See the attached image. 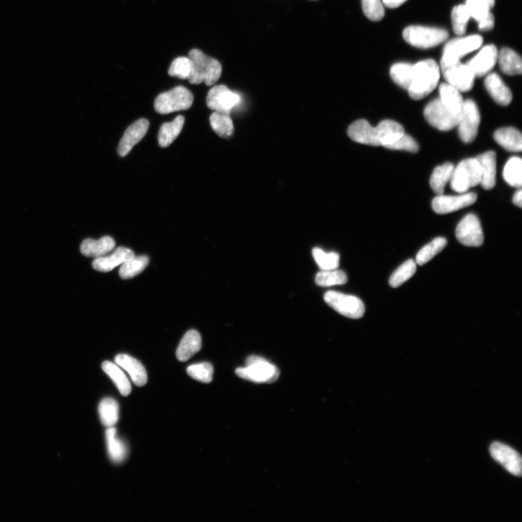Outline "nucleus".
I'll use <instances>...</instances> for the list:
<instances>
[{"label":"nucleus","mask_w":522,"mask_h":522,"mask_svg":"<svg viewBox=\"0 0 522 522\" xmlns=\"http://www.w3.org/2000/svg\"><path fill=\"white\" fill-rule=\"evenodd\" d=\"M134 256V253L132 250L127 247H119L112 255L95 258L92 267L95 270L108 272L127 262Z\"/></svg>","instance_id":"6ab92c4d"},{"label":"nucleus","mask_w":522,"mask_h":522,"mask_svg":"<svg viewBox=\"0 0 522 522\" xmlns=\"http://www.w3.org/2000/svg\"><path fill=\"white\" fill-rule=\"evenodd\" d=\"M404 39L409 45L421 49H429L445 42L449 34L435 27L411 25L403 33Z\"/></svg>","instance_id":"20e7f679"},{"label":"nucleus","mask_w":522,"mask_h":522,"mask_svg":"<svg viewBox=\"0 0 522 522\" xmlns=\"http://www.w3.org/2000/svg\"><path fill=\"white\" fill-rule=\"evenodd\" d=\"M194 101V94L187 88L180 86L159 94L154 106L157 113L166 115L185 111L191 107Z\"/></svg>","instance_id":"423d86ee"},{"label":"nucleus","mask_w":522,"mask_h":522,"mask_svg":"<svg viewBox=\"0 0 522 522\" xmlns=\"http://www.w3.org/2000/svg\"><path fill=\"white\" fill-rule=\"evenodd\" d=\"M483 43V38L479 35L453 39L446 45L442 59L448 61H459L466 54L479 49Z\"/></svg>","instance_id":"f8f14e48"},{"label":"nucleus","mask_w":522,"mask_h":522,"mask_svg":"<svg viewBox=\"0 0 522 522\" xmlns=\"http://www.w3.org/2000/svg\"><path fill=\"white\" fill-rule=\"evenodd\" d=\"M424 114L432 127L443 132L457 127L461 116L449 111L439 98L426 106Z\"/></svg>","instance_id":"1a4fd4ad"},{"label":"nucleus","mask_w":522,"mask_h":522,"mask_svg":"<svg viewBox=\"0 0 522 522\" xmlns=\"http://www.w3.org/2000/svg\"><path fill=\"white\" fill-rule=\"evenodd\" d=\"M441 72L437 63L432 59L424 60L414 65L413 77L408 94L411 99L420 101L437 87Z\"/></svg>","instance_id":"f257e3e1"},{"label":"nucleus","mask_w":522,"mask_h":522,"mask_svg":"<svg viewBox=\"0 0 522 522\" xmlns=\"http://www.w3.org/2000/svg\"><path fill=\"white\" fill-rule=\"evenodd\" d=\"M246 366L236 370L237 375L246 380L271 383L277 381L280 377L278 368L260 356H249L246 360Z\"/></svg>","instance_id":"7ed1b4c3"},{"label":"nucleus","mask_w":522,"mask_h":522,"mask_svg":"<svg viewBox=\"0 0 522 522\" xmlns=\"http://www.w3.org/2000/svg\"><path fill=\"white\" fill-rule=\"evenodd\" d=\"M240 101V96L231 92L227 86L217 85L209 92L206 103L213 111L230 114Z\"/></svg>","instance_id":"ddd939ff"},{"label":"nucleus","mask_w":522,"mask_h":522,"mask_svg":"<svg viewBox=\"0 0 522 522\" xmlns=\"http://www.w3.org/2000/svg\"><path fill=\"white\" fill-rule=\"evenodd\" d=\"M380 146L386 147L400 138L404 134V127L393 120H384L375 127Z\"/></svg>","instance_id":"b1692460"},{"label":"nucleus","mask_w":522,"mask_h":522,"mask_svg":"<svg viewBox=\"0 0 522 522\" xmlns=\"http://www.w3.org/2000/svg\"><path fill=\"white\" fill-rule=\"evenodd\" d=\"M187 374L200 382L210 383L213 380V367L210 363L205 362L189 366Z\"/></svg>","instance_id":"c03bdc74"},{"label":"nucleus","mask_w":522,"mask_h":522,"mask_svg":"<svg viewBox=\"0 0 522 522\" xmlns=\"http://www.w3.org/2000/svg\"><path fill=\"white\" fill-rule=\"evenodd\" d=\"M439 100L449 111L461 115L464 103L461 92L449 84H442L439 87Z\"/></svg>","instance_id":"bb28decb"},{"label":"nucleus","mask_w":522,"mask_h":522,"mask_svg":"<svg viewBox=\"0 0 522 522\" xmlns=\"http://www.w3.org/2000/svg\"><path fill=\"white\" fill-rule=\"evenodd\" d=\"M324 300L335 311L351 319L362 318L365 313L362 300L355 296L328 291L324 295Z\"/></svg>","instance_id":"6e6552de"},{"label":"nucleus","mask_w":522,"mask_h":522,"mask_svg":"<svg viewBox=\"0 0 522 522\" xmlns=\"http://www.w3.org/2000/svg\"><path fill=\"white\" fill-rule=\"evenodd\" d=\"M149 127V122L145 118L135 121L128 127L118 147V154L121 157H125L132 148L139 143L146 135Z\"/></svg>","instance_id":"dca6fc26"},{"label":"nucleus","mask_w":522,"mask_h":522,"mask_svg":"<svg viewBox=\"0 0 522 522\" xmlns=\"http://www.w3.org/2000/svg\"><path fill=\"white\" fill-rule=\"evenodd\" d=\"M315 282L320 286L328 287L347 283L348 277L340 270L322 271L315 276Z\"/></svg>","instance_id":"a19ab883"},{"label":"nucleus","mask_w":522,"mask_h":522,"mask_svg":"<svg viewBox=\"0 0 522 522\" xmlns=\"http://www.w3.org/2000/svg\"><path fill=\"white\" fill-rule=\"evenodd\" d=\"M213 130L222 138L229 139L235 132L230 114L215 112L210 117Z\"/></svg>","instance_id":"473e14b6"},{"label":"nucleus","mask_w":522,"mask_h":522,"mask_svg":"<svg viewBox=\"0 0 522 522\" xmlns=\"http://www.w3.org/2000/svg\"><path fill=\"white\" fill-rule=\"evenodd\" d=\"M149 262V259L147 256H134L121 265L119 275L123 280L132 279L143 272Z\"/></svg>","instance_id":"e433bc0d"},{"label":"nucleus","mask_w":522,"mask_h":522,"mask_svg":"<svg viewBox=\"0 0 522 522\" xmlns=\"http://www.w3.org/2000/svg\"><path fill=\"white\" fill-rule=\"evenodd\" d=\"M189 58L192 63L191 74L188 79L191 85L213 86L221 77L222 67L218 61L206 56L201 50H191Z\"/></svg>","instance_id":"f03ea898"},{"label":"nucleus","mask_w":522,"mask_h":522,"mask_svg":"<svg viewBox=\"0 0 522 522\" xmlns=\"http://www.w3.org/2000/svg\"><path fill=\"white\" fill-rule=\"evenodd\" d=\"M513 202L514 205L519 206V208L522 207V190L521 188L515 192L513 197Z\"/></svg>","instance_id":"3c124183"},{"label":"nucleus","mask_w":522,"mask_h":522,"mask_svg":"<svg viewBox=\"0 0 522 522\" xmlns=\"http://www.w3.org/2000/svg\"><path fill=\"white\" fill-rule=\"evenodd\" d=\"M477 200L473 192L458 196H437L432 202L433 211L437 214H446L468 207Z\"/></svg>","instance_id":"2eb2a0df"},{"label":"nucleus","mask_w":522,"mask_h":522,"mask_svg":"<svg viewBox=\"0 0 522 522\" xmlns=\"http://www.w3.org/2000/svg\"><path fill=\"white\" fill-rule=\"evenodd\" d=\"M414 65L407 63L394 64L390 68V77L395 83L406 90H408L412 77H413Z\"/></svg>","instance_id":"72a5a7b5"},{"label":"nucleus","mask_w":522,"mask_h":522,"mask_svg":"<svg viewBox=\"0 0 522 522\" xmlns=\"http://www.w3.org/2000/svg\"><path fill=\"white\" fill-rule=\"evenodd\" d=\"M313 256L322 271L335 270L339 267L340 255L337 253H325L315 247L313 250Z\"/></svg>","instance_id":"37998d69"},{"label":"nucleus","mask_w":522,"mask_h":522,"mask_svg":"<svg viewBox=\"0 0 522 522\" xmlns=\"http://www.w3.org/2000/svg\"><path fill=\"white\" fill-rule=\"evenodd\" d=\"M101 420L106 428H112L118 422L119 406L113 398L106 397L98 408Z\"/></svg>","instance_id":"f704fd0d"},{"label":"nucleus","mask_w":522,"mask_h":522,"mask_svg":"<svg viewBox=\"0 0 522 522\" xmlns=\"http://www.w3.org/2000/svg\"><path fill=\"white\" fill-rule=\"evenodd\" d=\"M192 70V63L189 58L180 57L171 63L169 74L181 79H189Z\"/></svg>","instance_id":"a18cd8bd"},{"label":"nucleus","mask_w":522,"mask_h":522,"mask_svg":"<svg viewBox=\"0 0 522 522\" xmlns=\"http://www.w3.org/2000/svg\"><path fill=\"white\" fill-rule=\"evenodd\" d=\"M386 148L395 150H405L413 154L419 152V150L417 143L411 136L406 134L395 143L387 146Z\"/></svg>","instance_id":"de8ad7c7"},{"label":"nucleus","mask_w":522,"mask_h":522,"mask_svg":"<svg viewBox=\"0 0 522 522\" xmlns=\"http://www.w3.org/2000/svg\"><path fill=\"white\" fill-rule=\"evenodd\" d=\"M417 271L416 261L409 259L392 274L390 285L393 288L400 286L413 277Z\"/></svg>","instance_id":"ea45409f"},{"label":"nucleus","mask_w":522,"mask_h":522,"mask_svg":"<svg viewBox=\"0 0 522 522\" xmlns=\"http://www.w3.org/2000/svg\"><path fill=\"white\" fill-rule=\"evenodd\" d=\"M498 60L503 73L508 76L521 75L522 73V61L515 51L503 48L499 54Z\"/></svg>","instance_id":"cd10ccee"},{"label":"nucleus","mask_w":522,"mask_h":522,"mask_svg":"<svg viewBox=\"0 0 522 522\" xmlns=\"http://www.w3.org/2000/svg\"><path fill=\"white\" fill-rule=\"evenodd\" d=\"M102 368L105 373L113 380L123 396L129 395L132 392L129 380L116 364L111 362H105L102 364Z\"/></svg>","instance_id":"7c9ffc66"},{"label":"nucleus","mask_w":522,"mask_h":522,"mask_svg":"<svg viewBox=\"0 0 522 522\" xmlns=\"http://www.w3.org/2000/svg\"><path fill=\"white\" fill-rule=\"evenodd\" d=\"M116 247V242L111 237H103L99 240L87 239L81 244V252L87 257L98 258L112 252Z\"/></svg>","instance_id":"5701e85b"},{"label":"nucleus","mask_w":522,"mask_h":522,"mask_svg":"<svg viewBox=\"0 0 522 522\" xmlns=\"http://www.w3.org/2000/svg\"><path fill=\"white\" fill-rule=\"evenodd\" d=\"M314 1H317V0H314Z\"/></svg>","instance_id":"603ef678"},{"label":"nucleus","mask_w":522,"mask_h":522,"mask_svg":"<svg viewBox=\"0 0 522 522\" xmlns=\"http://www.w3.org/2000/svg\"><path fill=\"white\" fill-rule=\"evenodd\" d=\"M455 167L451 163H446L436 167L430 178V186L437 196L444 194L445 187L450 181Z\"/></svg>","instance_id":"c756f323"},{"label":"nucleus","mask_w":522,"mask_h":522,"mask_svg":"<svg viewBox=\"0 0 522 522\" xmlns=\"http://www.w3.org/2000/svg\"><path fill=\"white\" fill-rule=\"evenodd\" d=\"M485 86L492 98L501 106H507L512 101V93L497 74H489L485 80Z\"/></svg>","instance_id":"412c9836"},{"label":"nucleus","mask_w":522,"mask_h":522,"mask_svg":"<svg viewBox=\"0 0 522 522\" xmlns=\"http://www.w3.org/2000/svg\"><path fill=\"white\" fill-rule=\"evenodd\" d=\"M362 9L366 18L379 21L384 17V8L381 0H362Z\"/></svg>","instance_id":"49530a36"},{"label":"nucleus","mask_w":522,"mask_h":522,"mask_svg":"<svg viewBox=\"0 0 522 522\" xmlns=\"http://www.w3.org/2000/svg\"><path fill=\"white\" fill-rule=\"evenodd\" d=\"M494 139L510 152H521L522 149L521 134L515 128L507 127L497 130L494 134Z\"/></svg>","instance_id":"a878e982"},{"label":"nucleus","mask_w":522,"mask_h":522,"mask_svg":"<svg viewBox=\"0 0 522 522\" xmlns=\"http://www.w3.org/2000/svg\"><path fill=\"white\" fill-rule=\"evenodd\" d=\"M456 236L465 246L482 245L484 242L483 231L477 216L472 213L466 216L457 226Z\"/></svg>","instance_id":"9b49d317"},{"label":"nucleus","mask_w":522,"mask_h":522,"mask_svg":"<svg viewBox=\"0 0 522 522\" xmlns=\"http://www.w3.org/2000/svg\"><path fill=\"white\" fill-rule=\"evenodd\" d=\"M482 180V171L477 158L462 160L453 171L450 186L459 194H464L470 188L476 187Z\"/></svg>","instance_id":"39448f33"},{"label":"nucleus","mask_w":522,"mask_h":522,"mask_svg":"<svg viewBox=\"0 0 522 522\" xmlns=\"http://www.w3.org/2000/svg\"><path fill=\"white\" fill-rule=\"evenodd\" d=\"M442 74L448 84L461 92L470 91L474 85L475 76L470 66L459 61H448L441 59Z\"/></svg>","instance_id":"0eeeda50"},{"label":"nucleus","mask_w":522,"mask_h":522,"mask_svg":"<svg viewBox=\"0 0 522 522\" xmlns=\"http://www.w3.org/2000/svg\"><path fill=\"white\" fill-rule=\"evenodd\" d=\"M481 116L477 104L472 100L464 101L458 132L461 140L465 143H472L478 134Z\"/></svg>","instance_id":"9d476101"},{"label":"nucleus","mask_w":522,"mask_h":522,"mask_svg":"<svg viewBox=\"0 0 522 522\" xmlns=\"http://www.w3.org/2000/svg\"><path fill=\"white\" fill-rule=\"evenodd\" d=\"M503 178L508 185L521 188L522 185V160L519 157H513L505 164L503 173Z\"/></svg>","instance_id":"c9c22d12"},{"label":"nucleus","mask_w":522,"mask_h":522,"mask_svg":"<svg viewBox=\"0 0 522 522\" xmlns=\"http://www.w3.org/2000/svg\"><path fill=\"white\" fill-rule=\"evenodd\" d=\"M491 457L501 464L504 468L514 476L521 475V458L519 453L501 443H494L490 448Z\"/></svg>","instance_id":"4468645a"},{"label":"nucleus","mask_w":522,"mask_h":522,"mask_svg":"<svg viewBox=\"0 0 522 522\" xmlns=\"http://www.w3.org/2000/svg\"><path fill=\"white\" fill-rule=\"evenodd\" d=\"M470 18V12L465 5H459L452 9V25L456 34L461 36L466 33L467 24Z\"/></svg>","instance_id":"79ce46f5"},{"label":"nucleus","mask_w":522,"mask_h":522,"mask_svg":"<svg viewBox=\"0 0 522 522\" xmlns=\"http://www.w3.org/2000/svg\"><path fill=\"white\" fill-rule=\"evenodd\" d=\"M478 23L479 30L482 32L491 31L494 28V19L492 12Z\"/></svg>","instance_id":"09e8293b"},{"label":"nucleus","mask_w":522,"mask_h":522,"mask_svg":"<svg viewBox=\"0 0 522 522\" xmlns=\"http://www.w3.org/2000/svg\"><path fill=\"white\" fill-rule=\"evenodd\" d=\"M447 245V240L444 238H437L430 244L425 245L418 253L416 264L422 266L427 264L438 253H441Z\"/></svg>","instance_id":"4c0bfd02"},{"label":"nucleus","mask_w":522,"mask_h":522,"mask_svg":"<svg viewBox=\"0 0 522 522\" xmlns=\"http://www.w3.org/2000/svg\"><path fill=\"white\" fill-rule=\"evenodd\" d=\"M481 171H482V180L481 186L485 189L490 190L497 184V154L494 151H489L482 155L478 156Z\"/></svg>","instance_id":"4be33fe9"},{"label":"nucleus","mask_w":522,"mask_h":522,"mask_svg":"<svg viewBox=\"0 0 522 522\" xmlns=\"http://www.w3.org/2000/svg\"><path fill=\"white\" fill-rule=\"evenodd\" d=\"M407 0H382L383 4L389 8H396L405 3Z\"/></svg>","instance_id":"8fccbe9b"},{"label":"nucleus","mask_w":522,"mask_h":522,"mask_svg":"<svg viewBox=\"0 0 522 522\" xmlns=\"http://www.w3.org/2000/svg\"><path fill=\"white\" fill-rule=\"evenodd\" d=\"M202 348V340L200 333L191 329L180 343L176 350V358L178 361L185 362L198 353Z\"/></svg>","instance_id":"393cba45"},{"label":"nucleus","mask_w":522,"mask_h":522,"mask_svg":"<svg viewBox=\"0 0 522 522\" xmlns=\"http://www.w3.org/2000/svg\"><path fill=\"white\" fill-rule=\"evenodd\" d=\"M115 362L118 366L127 370L135 386H145L147 375L145 367L139 361L129 355L119 354L116 356Z\"/></svg>","instance_id":"aec40b11"},{"label":"nucleus","mask_w":522,"mask_h":522,"mask_svg":"<svg viewBox=\"0 0 522 522\" xmlns=\"http://www.w3.org/2000/svg\"><path fill=\"white\" fill-rule=\"evenodd\" d=\"M348 135L355 143L374 147L380 146L375 127L364 119L353 122L348 127Z\"/></svg>","instance_id":"a211bd4d"},{"label":"nucleus","mask_w":522,"mask_h":522,"mask_svg":"<svg viewBox=\"0 0 522 522\" xmlns=\"http://www.w3.org/2000/svg\"><path fill=\"white\" fill-rule=\"evenodd\" d=\"M185 118L182 116H177L174 121L164 123L158 133V143L161 147H168L180 134Z\"/></svg>","instance_id":"c85d7f7f"},{"label":"nucleus","mask_w":522,"mask_h":522,"mask_svg":"<svg viewBox=\"0 0 522 522\" xmlns=\"http://www.w3.org/2000/svg\"><path fill=\"white\" fill-rule=\"evenodd\" d=\"M499 52L493 45L485 46L477 56L466 64L470 66L475 76L487 75L498 61Z\"/></svg>","instance_id":"f3484780"},{"label":"nucleus","mask_w":522,"mask_h":522,"mask_svg":"<svg viewBox=\"0 0 522 522\" xmlns=\"http://www.w3.org/2000/svg\"><path fill=\"white\" fill-rule=\"evenodd\" d=\"M106 439L109 458L116 463L123 461L127 457V449L125 444L118 438L115 428H108L106 431Z\"/></svg>","instance_id":"2f4dec72"},{"label":"nucleus","mask_w":522,"mask_h":522,"mask_svg":"<svg viewBox=\"0 0 522 522\" xmlns=\"http://www.w3.org/2000/svg\"><path fill=\"white\" fill-rule=\"evenodd\" d=\"M494 4L496 0H466L465 6L470 17L479 22L490 14Z\"/></svg>","instance_id":"58836bf2"}]
</instances>
